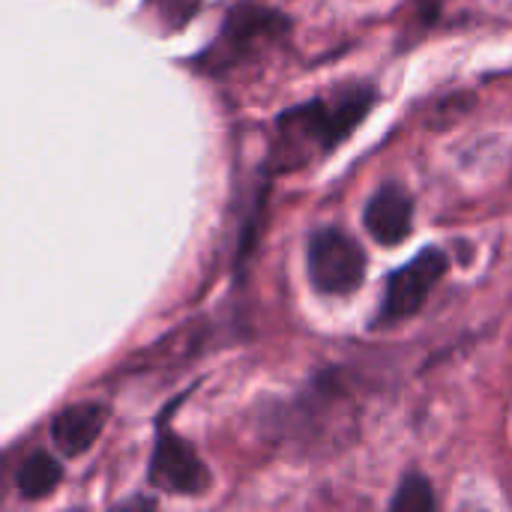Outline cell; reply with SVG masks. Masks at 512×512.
I'll return each mask as SVG.
<instances>
[{
  "mask_svg": "<svg viewBox=\"0 0 512 512\" xmlns=\"http://www.w3.org/2000/svg\"><path fill=\"white\" fill-rule=\"evenodd\" d=\"M447 270H450V258L438 246H426L414 261L390 273L375 324H399L414 318L426 306L432 288L444 279Z\"/></svg>",
  "mask_w": 512,
  "mask_h": 512,
  "instance_id": "cell-4",
  "label": "cell"
},
{
  "mask_svg": "<svg viewBox=\"0 0 512 512\" xmlns=\"http://www.w3.org/2000/svg\"><path fill=\"white\" fill-rule=\"evenodd\" d=\"M366 252L342 228H318L309 237V279L321 294H354L366 279Z\"/></svg>",
  "mask_w": 512,
  "mask_h": 512,
  "instance_id": "cell-3",
  "label": "cell"
},
{
  "mask_svg": "<svg viewBox=\"0 0 512 512\" xmlns=\"http://www.w3.org/2000/svg\"><path fill=\"white\" fill-rule=\"evenodd\" d=\"M63 480V468L48 453H30L15 477V489L24 501H42L48 498Z\"/></svg>",
  "mask_w": 512,
  "mask_h": 512,
  "instance_id": "cell-8",
  "label": "cell"
},
{
  "mask_svg": "<svg viewBox=\"0 0 512 512\" xmlns=\"http://www.w3.org/2000/svg\"><path fill=\"white\" fill-rule=\"evenodd\" d=\"M147 6L162 18L165 27H183L201 6V0H147Z\"/></svg>",
  "mask_w": 512,
  "mask_h": 512,
  "instance_id": "cell-10",
  "label": "cell"
},
{
  "mask_svg": "<svg viewBox=\"0 0 512 512\" xmlns=\"http://www.w3.org/2000/svg\"><path fill=\"white\" fill-rule=\"evenodd\" d=\"M150 486L168 495H204L210 486V471L192 444L162 429L150 459Z\"/></svg>",
  "mask_w": 512,
  "mask_h": 512,
  "instance_id": "cell-5",
  "label": "cell"
},
{
  "mask_svg": "<svg viewBox=\"0 0 512 512\" xmlns=\"http://www.w3.org/2000/svg\"><path fill=\"white\" fill-rule=\"evenodd\" d=\"M438 501H435V492H432V483L420 474H408L396 492V498L390 501L393 510H432Z\"/></svg>",
  "mask_w": 512,
  "mask_h": 512,
  "instance_id": "cell-9",
  "label": "cell"
},
{
  "mask_svg": "<svg viewBox=\"0 0 512 512\" xmlns=\"http://www.w3.org/2000/svg\"><path fill=\"white\" fill-rule=\"evenodd\" d=\"M378 93L366 84H345L330 96H318L285 111L276 120V162L279 168H300L315 156L339 147L357 123L372 111Z\"/></svg>",
  "mask_w": 512,
  "mask_h": 512,
  "instance_id": "cell-1",
  "label": "cell"
},
{
  "mask_svg": "<svg viewBox=\"0 0 512 512\" xmlns=\"http://www.w3.org/2000/svg\"><path fill=\"white\" fill-rule=\"evenodd\" d=\"M363 222H366V231L381 246H399L411 234L414 201H411V195L399 183H387V186H381L369 198Z\"/></svg>",
  "mask_w": 512,
  "mask_h": 512,
  "instance_id": "cell-6",
  "label": "cell"
},
{
  "mask_svg": "<svg viewBox=\"0 0 512 512\" xmlns=\"http://www.w3.org/2000/svg\"><path fill=\"white\" fill-rule=\"evenodd\" d=\"M108 408L99 402H81L63 408L51 423V441L63 456H84L102 435Z\"/></svg>",
  "mask_w": 512,
  "mask_h": 512,
  "instance_id": "cell-7",
  "label": "cell"
},
{
  "mask_svg": "<svg viewBox=\"0 0 512 512\" xmlns=\"http://www.w3.org/2000/svg\"><path fill=\"white\" fill-rule=\"evenodd\" d=\"M285 30H288V18L267 6H234L222 27L219 42H213V48L204 51L198 63L213 75L228 72L240 66V60H246L249 54L276 42Z\"/></svg>",
  "mask_w": 512,
  "mask_h": 512,
  "instance_id": "cell-2",
  "label": "cell"
}]
</instances>
